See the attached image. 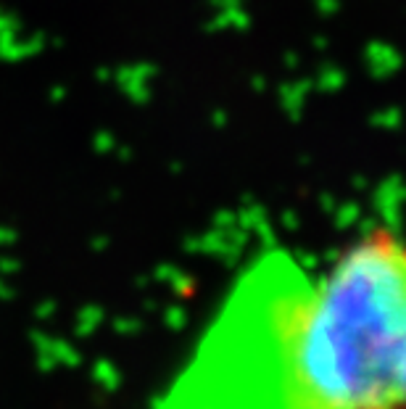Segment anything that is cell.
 <instances>
[{
  "instance_id": "cell-1",
  "label": "cell",
  "mask_w": 406,
  "mask_h": 409,
  "mask_svg": "<svg viewBox=\"0 0 406 409\" xmlns=\"http://www.w3.org/2000/svg\"><path fill=\"white\" fill-rule=\"evenodd\" d=\"M314 278L288 248L240 272L156 409H338L306 354Z\"/></svg>"
},
{
  "instance_id": "cell-2",
  "label": "cell",
  "mask_w": 406,
  "mask_h": 409,
  "mask_svg": "<svg viewBox=\"0 0 406 409\" xmlns=\"http://www.w3.org/2000/svg\"><path fill=\"white\" fill-rule=\"evenodd\" d=\"M306 354L338 409H406V238L372 227L314 280Z\"/></svg>"
}]
</instances>
